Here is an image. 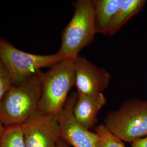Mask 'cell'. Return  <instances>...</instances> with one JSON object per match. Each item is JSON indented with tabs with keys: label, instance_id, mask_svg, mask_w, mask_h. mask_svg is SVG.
<instances>
[{
	"label": "cell",
	"instance_id": "1",
	"mask_svg": "<svg viewBox=\"0 0 147 147\" xmlns=\"http://www.w3.org/2000/svg\"><path fill=\"white\" fill-rule=\"evenodd\" d=\"M42 90L38 71L21 84L13 86L0 102V120L5 127L26 122L38 111Z\"/></svg>",
	"mask_w": 147,
	"mask_h": 147
},
{
	"label": "cell",
	"instance_id": "7",
	"mask_svg": "<svg viewBox=\"0 0 147 147\" xmlns=\"http://www.w3.org/2000/svg\"><path fill=\"white\" fill-rule=\"evenodd\" d=\"M78 92L69 95L65 105L58 114L60 136L72 147H96L97 135L79 124L74 115Z\"/></svg>",
	"mask_w": 147,
	"mask_h": 147
},
{
	"label": "cell",
	"instance_id": "15",
	"mask_svg": "<svg viewBox=\"0 0 147 147\" xmlns=\"http://www.w3.org/2000/svg\"><path fill=\"white\" fill-rule=\"evenodd\" d=\"M131 144V147H147V136L138 139Z\"/></svg>",
	"mask_w": 147,
	"mask_h": 147
},
{
	"label": "cell",
	"instance_id": "17",
	"mask_svg": "<svg viewBox=\"0 0 147 147\" xmlns=\"http://www.w3.org/2000/svg\"><path fill=\"white\" fill-rule=\"evenodd\" d=\"M5 127L3 125V124H2V121L0 120V138H1V137L2 135L3 132L4 130H5Z\"/></svg>",
	"mask_w": 147,
	"mask_h": 147
},
{
	"label": "cell",
	"instance_id": "14",
	"mask_svg": "<svg viewBox=\"0 0 147 147\" xmlns=\"http://www.w3.org/2000/svg\"><path fill=\"white\" fill-rule=\"evenodd\" d=\"M13 86L9 74L0 62V102Z\"/></svg>",
	"mask_w": 147,
	"mask_h": 147
},
{
	"label": "cell",
	"instance_id": "2",
	"mask_svg": "<svg viewBox=\"0 0 147 147\" xmlns=\"http://www.w3.org/2000/svg\"><path fill=\"white\" fill-rule=\"evenodd\" d=\"M75 58L59 61L46 72L38 71L42 90L38 110L49 115H58L62 110L75 86Z\"/></svg>",
	"mask_w": 147,
	"mask_h": 147
},
{
	"label": "cell",
	"instance_id": "16",
	"mask_svg": "<svg viewBox=\"0 0 147 147\" xmlns=\"http://www.w3.org/2000/svg\"><path fill=\"white\" fill-rule=\"evenodd\" d=\"M56 147H72L70 146L68 143L65 141L63 138L60 137L58 142L56 146Z\"/></svg>",
	"mask_w": 147,
	"mask_h": 147
},
{
	"label": "cell",
	"instance_id": "4",
	"mask_svg": "<svg viewBox=\"0 0 147 147\" xmlns=\"http://www.w3.org/2000/svg\"><path fill=\"white\" fill-rule=\"evenodd\" d=\"M103 124L123 141L131 143L147 136V100H126L117 110L107 114Z\"/></svg>",
	"mask_w": 147,
	"mask_h": 147
},
{
	"label": "cell",
	"instance_id": "8",
	"mask_svg": "<svg viewBox=\"0 0 147 147\" xmlns=\"http://www.w3.org/2000/svg\"><path fill=\"white\" fill-rule=\"evenodd\" d=\"M75 86L79 94L102 93L110 84L111 75L105 69L95 65L80 55L74 58Z\"/></svg>",
	"mask_w": 147,
	"mask_h": 147
},
{
	"label": "cell",
	"instance_id": "11",
	"mask_svg": "<svg viewBox=\"0 0 147 147\" xmlns=\"http://www.w3.org/2000/svg\"><path fill=\"white\" fill-rule=\"evenodd\" d=\"M144 0H123L111 23L108 35L112 36L134 16L142 11L146 4Z\"/></svg>",
	"mask_w": 147,
	"mask_h": 147
},
{
	"label": "cell",
	"instance_id": "5",
	"mask_svg": "<svg viewBox=\"0 0 147 147\" xmlns=\"http://www.w3.org/2000/svg\"><path fill=\"white\" fill-rule=\"evenodd\" d=\"M65 59L57 53L40 55L24 52L0 37V62L11 76L13 86L21 84L33 74Z\"/></svg>",
	"mask_w": 147,
	"mask_h": 147
},
{
	"label": "cell",
	"instance_id": "12",
	"mask_svg": "<svg viewBox=\"0 0 147 147\" xmlns=\"http://www.w3.org/2000/svg\"><path fill=\"white\" fill-rule=\"evenodd\" d=\"M0 147H26L22 125L5 127L0 138Z\"/></svg>",
	"mask_w": 147,
	"mask_h": 147
},
{
	"label": "cell",
	"instance_id": "3",
	"mask_svg": "<svg viewBox=\"0 0 147 147\" xmlns=\"http://www.w3.org/2000/svg\"><path fill=\"white\" fill-rule=\"evenodd\" d=\"M95 8L93 0H78L74 3L73 15L62 33L57 53L64 59L74 58L94 40Z\"/></svg>",
	"mask_w": 147,
	"mask_h": 147
},
{
	"label": "cell",
	"instance_id": "13",
	"mask_svg": "<svg viewBox=\"0 0 147 147\" xmlns=\"http://www.w3.org/2000/svg\"><path fill=\"white\" fill-rule=\"evenodd\" d=\"M98 140L96 147H126L122 140L115 136L101 124L95 127Z\"/></svg>",
	"mask_w": 147,
	"mask_h": 147
},
{
	"label": "cell",
	"instance_id": "10",
	"mask_svg": "<svg viewBox=\"0 0 147 147\" xmlns=\"http://www.w3.org/2000/svg\"><path fill=\"white\" fill-rule=\"evenodd\" d=\"M123 0H93L96 33L108 34L111 23Z\"/></svg>",
	"mask_w": 147,
	"mask_h": 147
},
{
	"label": "cell",
	"instance_id": "6",
	"mask_svg": "<svg viewBox=\"0 0 147 147\" xmlns=\"http://www.w3.org/2000/svg\"><path fill=\"white\" fill-rule=\"evenodd\" d=\"M22 126L26 147H56L61 137L58 115L38 110Z\"/></svg>",
	"mask_w": 147,
	"mask_h": 147
},
{
	"label": "cell",
	"instance_id": "9",
	"mask_svg": "<svg viewBox=\"0 0 147 147\" xmlns=\"http://www.w3.org/2000/svg\"><path fill=\"white\" fill-rule=\"evenodd\" d=\"M78 94L74 107V115L79 124L90 130L96 126L98 113L106 104L107 100L103 93Z\"/></svg>",
	"mask_w": 147,
	"mask_h": 147
}]
</instances>
